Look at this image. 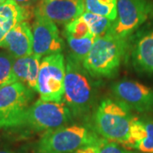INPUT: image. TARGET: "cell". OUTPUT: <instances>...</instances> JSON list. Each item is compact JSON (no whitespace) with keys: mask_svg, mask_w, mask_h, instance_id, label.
<instances>
[{"mask_svg":"<svg viewBox=\"0 0 153 153\" xmlns=\"http://www.w3.org/2000/svg\"><path fill=\"white\" fill-rule=\"evenodd\" d=\"M63 102L71 111L73 118L88 123L97 105L99 79L88 72L82 63L66 55Z\"/></svg>","mask_w":153,"mask_h":153,"instance_id":"obj_1","label":"cell"},{"mask_svg":"<svg viewBox=\"0 0 153 153\" xmlns=\"http://www.w3.org/2000/svg\"><path fill=\"white\" fill-rule=\"evenodd\" d=\"M73 119L63 101L51 102L39 99L28 107L16 125L7 131L18 139H26L70 124Z\"/></svg>","mask_w":153,"mask_h":153,"instance_id":"obj_2","label":"cell"},{"mask_svg":"<svg viewBox=\"0 0 153 153\" xmlns=\"http://www.w3.org/2000/svg\"><path fill=\"white\" fill-rule=\"evenodd\" d=\"M132 111L115 98L105 97L99 101L88 123L105 140L123 145L134 118Z\"/></svg>","mask_w":153,"mask_h":153,"instance_id":"obj_3","label":"cell"},{"mask_svg":"<svg viewBox=\"0 0 153 153\" xmlns=\"http://www.w3.org/2000/svg\"><path fill=\"white\" fill-rule=\"evenodd\" d=\"M128 41L111 33L95 38L92 48L82 65L96 79L111 78L117 75L122 62L127 60Z\"/></svg>","mask_w":153,"mask_h":153,"instance_id":"obj_4","label":"cell"},{"mask_svg":"<svg viewBox=\"0 0 153 153\" xmlns=\"http://www.w3.org/2000/svg\"><path fill=\"white\" fill-rule=\"evenodd\" d=\"M103 140L88 123H70L41 134L33 144L32 153H73Z\"/></svg>","mask_w":153,"mask_h":153,"instance_id":"obj_5","label":"cell"},{"mask_svg":"<svg viewBox=\"0 0 153 153\" xmlns=\"http://www.w3.org/2000/svg\"><path fill=\"white\" fill-rule=\"evenodd\" d=\"M153 19V0H117V16L109 33L128 41L146 23Z\"/></svg>","mask_w":153,"mask_h":153,"instance_id":"obj_6","label":"cell"},{"mask_svg":"<svg viewBox=\"0 0 153 153\" xmlns=\"http://www.w3.org/2000/svg\"><path fill=\"white\" fill-rule=\"evenodd\" d=\"M34 93L21 82L0 88V130H9L16 125L33 103Z\"/></svg>","mask_w":153,"mask_h":153,"instance_id":"obj_7","label":"cell"},{"mask_svg":"<svg viewBox=\"0 0 153 153\" xmlns=\"http://www.w3.org/2000/svg\"><path fill=\"white\" fill-rule=\"evenodd\" d=\"M66 61L62 53L44 56L38 71L37 92L45 101L61 102L64 96Z\"/></svg>","mask_w":153,"mask_h":153,"instance_id":"obj_8","label":"cell"},{"mask_svg":"<svg viewBox=\"0 0 153 153\" xmlns=\"http://www.w3.org/2000/svg\"><path fill=\"white\" fill-rule=\"evenodd\" d=\"M127 60L130 61L137 72L153 76V19L128 40Z\"/></svg>","mask_w":153,"mask_h":153,"instance_id":"obj_9","label":"cell"},{"mask_svg":"<svg viewBox=\"0 0 153 153\" xmlns=\"http://www.w3.org/2000/svg\"><path fill=\"white\" fill-rule=\"evenodd\" d=\"M113 98L127 105L131 111L147 114L153 112V88L143 83L123 79L112 83Z\"/></svg>","mask_w":153,"mask_h":153,"instance_id":"obj_10","label":"cell"},{"mask_svg":"<svg viewBox=\"0 0 153 153\" xmlns=\"http://www.w3.org/2000/svg\"><path fill=\"white\" fill-rule=\"evenodd\" d=\"M32 31L34 55L42 58L56 53H62L65 49V42L60 36L56 24L37 12H34Z\"/></svg>","mask_w":153,"mask_h":153,"instance_id":"obj_11","label":"cell"},{"mask_svg":"<svg viewBox=\"0 0 153 153\" xmlns=\"http://www.w3.org/2000/svg\"><path fill=\"white\" fill-rule=\"evenodd\" d=\"M84 10V0H39L34 8V12L58 25H66L82 16Z\"/></svg>","mask_w":153,"mask_h":153,"instance_id":"obj_12","label":"cell"},{"mask_svg":"<svg viewBox=\"0 0 153 153\" xmlns=\"http://www.w3.org/2000/svg\"><path fill=\"white\" fill-rule=\"evenodd\" d=\"M32 27L27 21L20 22L5 35L0 48L5 49L15 59L33 54Z\"/></svg>","mask_w":153,"mask_h":153,"instance_id":"obj_13","label":"cell"},{"mask_svg":"<svg viewBox=\"0 0 153 153\" xmlns=\"http://www.w3.org/2000/svg\"><path fill=\"white\" fill-rule=\"evenodd\" d=\"M34 16V9L18 5L13 0H6L0 6V44L7 33L20 22Z\"/></svg>","mask_w":153,"mask_h":153,"instance_id":"obj_14","label":"cell"},{"mask_svg":"<svg viewBox=\"0 0 153 153\" xmlns=\"http://www.w3.org/2000/svg\"><path fill=\"white\" fill-rule=\"evenodd\" d=\"M41 57L32 54L15 59L13 64V76L16 82H21L27 87L37 92L38 71Z\"/></svg>","mask_w":153,"mask_h":153,"instance_id":"obj_15","label":"cell"},{"mask_svg":"<svg viewBox=\"0 0 153 153\" xmlns=\"http://www.w3.org/2000/svg\"><path fill=\"white\" fill-rule=\"evenodd\" d=\"M88 12L114 22L117 16V0H84Z\"/></svg>","mask_w":153,"mask_h":153,"instance_id":"obj_16","label":"cell"},{"mask_svg":"<svg viewBox=\"0 0 153 153\" xmlns=\"http://www.w3.org/2000/svg\"><path fill=\"white\" fill-rule=\"evenodd\" d=\"M65 38L68 45V55H70L71 58L79 63H82V61L86 58L95 39L94 36L80 39L72 38Z\"/></svg>","mask_w":153,"mask_h":153,"instance_id":"obj_17","label":"cell"},{"mask_svg":"<svg viewBox=\"0 0 153 153\" xmlns=\"http://www.w3.org/2000/svg\"><path fill=\"white\" fill-rule=\"evenodd\" d=\"M82 17L88 24L90 32L94 38L102 37L109 33L112 25V22L109 19L88 11L82 14Z\"/></svg>","mask_w":153,"mask_h":153,"instance_id":"obj_18","label":"cell"},{"mask_svg":"<svg viewBox=\"0 0 153 153\" xmlns=\"http://www.w3.org/2000/svg\"><path fill=\"white\" fill-rule=\"evenodd\" d=\"M62 34L64 38H72L76 39L93 36L88 24L82 19V16L78 17L66 24Z\"/></svg>","mask_w":153,"mask_h":153,"instance_id":"obj_19","label":"cell"},{"mask_svg":"<svg viewBox=\"0 0 153 153\" xmlns=\"http://www.w3.org/2000/svg\"><path fill=\"white\" fill-rule=\"evenodd\" d=\"M15 58L7 51L0 50V88L16 82L13 76Z\"/></svg>","mask_w":153,"mask_h":153,"instance_id":"obj_20","label":"cell"},{"mask_svg":"<svg viewBox=\"0 0 153 153\" xmlns=\"http://www.w3.org/2000/svg\"><path fill=\"white\" fill-rule=\"evenodd\" d=\"M146 128V138L140 143L135 150L141 153H153V117H143Z\"/></svg>","mask_w":153,"mask_h":153,"instance_id":"obj_21","label":"cell"},{"mask_svg":"<svg viewBox=\"0 0 153 153\" xmlns=\"http://www.w3.org/2000/svg\"><path fill=\"white\" fill-rule=\"evenodd\" d=\"M98 153H137L127 150L122 145L114 141H110L105 140L100 143L99 146Z\"/></svg>","mask_w":153,"mask_h":153,"instance_id":"obj_22","label":"cell"},{"mask_svg":"<svg viewBox=\"0 0 153 153\" xmlns=\"http://www.w3.org/2000/svg\"><path fill=\"white\" fill-rule=\"evenodd\" d=\"M103 140H102V141H103ZM102 141H101V142H102ZM100 144H97V145H90V146H83V147L76 150V152H74L73 153H98L99 146H100Z\"/></svg>","mask_w":153,"mask_h":153,"instance_id":"obj_23","label":"cell"},{"mask_svg":"<svg viewBox=\"0 0 153 153\" xmlns=\"http://www.w3.org/2000/svg\"><path fill=\"white\" fill-rule=\"evenodd\" d=\"M13 1H15L18 5L27 9H34L35 4L38 2V0H13Z\"/></svg>","mask_w":153,"mask_h":153,"instance_id":"obj_24","label":"cell"},{"mask_svg":"<svg viewBox=\"0 0 153 153\" xmlns=\"http://www.w3.org/2000/svg\"><path fill=\"white\" fill-rule=\"evenodd\" d=\"M0 153H16L14 151H12L10 149H9V148H0Z\"/></svg>","mask_w":153,"mask_h":153,"instance_id":"obj_25","label":"cell"},{"mask_svg":"<svg viewBox=\"0 0 153 153\" xmlns=\"http://www.w3.org/2000/svg\"><path fill=\"white\" fill-rule=\"evenodd\" d=\"M6 0H0V6L2 5V4H4V2H5Z\"/></svg>","mask_w":153,"mask_h":153,"instance_id":"obj_26","label":"cell"},{"mask_svg":"<svg viewBox=\"0 0 153 153\" xmlns=\"http://www.w3.org/2000/svg\"><path fill=\"white\" fill-rule=\"evenodd\" d=\"M24 153H30V152H24Z\"/></svg>","mask_w":153,"mask_h":153,"instance_id":"obj_27","label":"cell"},{"mask_svg":"<svg viewBox=\"0 0 153 153\" xmlns=\"http://www.w3.org/2000/svg\"><path fill=\"white\" fill-rule=\"evenodd\" d=\"M38 1H39V0H38Z\"/></svg>","mask_w":153,"mask_h":153,"instance_id":"obj_28","label":"cell"}]
</instances>
